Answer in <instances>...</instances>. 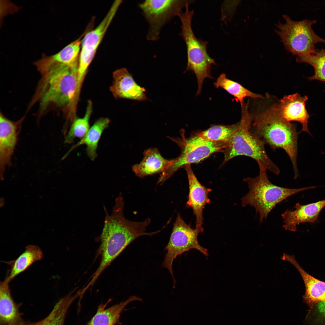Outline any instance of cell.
Returning a JSON list of instances; mask_svg holds the SVG:
<instances>
[{
    "label": "cell",
    "mask_w": 325,
    "mask_h": 325,
    "mask_svg": "<svg viewBox=\"0 0 325 325\" xmlns=\"http://www.w3.org/2000/svg\"><path fill=\"white\" fill-rule=\"evenodd\" d=\"M124 201L121 193L115 199L110 215L105 208L106 215L99 247L101 259L89 282L92 285L105 269L134 240L143 235L152 236L161 231L146 232L150 219L148 218L141 222L129 221L124 217Z\"/></svg>",
    "instance_id": "obj_1"
},
{
    "label": "cell",
    "mask_w": 325,
    "mask_h": 325,
    "mask_svg": "<svg viewBox=\"0 0 325 325\" xmlns=\"http://www.w3.org/2000/svg\"><path fill=\"white\" fill-rule=\"evenodd\" d=\"M78 69L57 64L43 72L36 93V100L39 103L41 111L50 106L70 110L71 116H75L77 102Z\"/></svg>",
    "instance_id": "obj_2"
},
{
    "label": "cell",
    "mask_w": 325,
    "mask_h": 325,
    "mask_svg": "<svg viewBox=\"0 0 325 325\" xmlns=\"http://www.w3.org/2000/svg\"><path fill=\"white\" fill-rule=\"evenodd\" d=\"M251 130L273 150L281 148L284 150L292 162L294 178H297L299 174L297 163L299 133L296 125L283 118L274 104L253 117Z\"/></svg>",
    "instance_id": "obj_3"
},
{
    "label": "cell",
    "mask_w": 325,
    "mask_h": 325,
    "mask_svg": "<svg viewBox=\"0 0 325 325\" xmlns=\"http://www.w3.org/2000/svg\"><path fill=\"white\" fill-rule=\"evenodd\" d=\"M248 105V101L241 104V120L223 152L222 164L238 156H245L259 162L267 170L278 175L280 170L268 155L264 143L251 130L253 117L249 112Z\"/></svg>",
    "instance_id": "obj_4"
},
{
    "label": "cell",
    "mask_w": 325,
    "mask_h": 325,
    "mask_svg": "<svg viewBox=\"0 0 325 325\" xmlns=\"http://www.w3.org/2000/svg\"><path fill=\"white\" fill-rule=\"evenodd\" d=\"M258 175L254 178L248 177L243 181L248 184L249 191L241 200L244 207L249 205L254 207L258 213L259 222L262 223L276 205L287 198L305 190L316 188L314 186L291 189L274 184L269 180L267 169L259 162Z\"/></svg>",
    "instance_id": "obj_5"
},
{
    "label": "cell",
    "mask_w": 325,
    "mask_h": 325,
    "mask_svg": "<svg viewBox=\"0 0 325 325\" xmlns=\"http://www.w3.org/2000/svg\"><path fill=\"white\" fill-rule=\"evenodd\" d=\"M190 4L187 3L184 12H180L177 16L180 18L181 23L180 35L183 39L187 47V62L185 71H192L196 76L198 84L196 95L197 96L201 92L204 79L213 78L211 74V69L212 66L216 63L207 53L208 42L197 38L194 34L191 26L194 11L189 10Z\"/></svg>",
    "instance_id": "obj_6"
},
{
    "label": "cell",
    "mask_w": 325,
    "mask_h": 325,
    "mask_svg": "<svg viewBox=\"0 0 325 325\" xmlns=\"http://www.w3.org/2000/svg\"><path fill=\"white\" fill-rule=\"evenodd\" d=\"M285 22L276 24V32L280 37L285 48L296 57L309 55L315 50L318 43L325 44V39L317 35L312 28L315 20L295 21L287 15H283Z\"/></svg>",
    "instance_id": "obj_7"
},
{
    "label": "cell",
    "mask_w": 325,
    "mask_h": 325,
    "mask_svg": "<svg viewBox=\"0 0 325 325\" xmlns=\"http://www.w3.org/2000/svg\"><path fill=\"white\" fill-rule=\"evenodd\" d=\"M182 133L181 138L169 137L180 147L181 152L178 157L172 159L169 168L160 174L157 184H162L178 170L187 165L200 162L213 153L223 152L226 146L224 143L207 141L197 133L187 138Z\"/></svg>",
    "instance_id": "obj_8"
},
{
    "label": "cell",
    "mask_w": 325,
    "mask_h": 325,
    "mask_svg": "<svg viewBox=\"0 0 325 325\" xmlns=\"http://www.w3.org/2000/svg\"><path fill=\"white\" fill-rule=\"evenodd\" d=\"M200 232H202L199 229L192 228L186 223L179 214H178L169 242L165 248V251L167 252L162 263L163 266L166 268L171 274L174 285L176 282L173 275L172 265L174 260L178 256L192 249L198 251L206 257L209 255L207 249L199 243L198 237Z\"/></svg>",
    "instance_id": "obj_9"
},
{
    "label": "cell",
    "mask_w": 325,
    "mask_h": 325,
    "mask_svg": "<svg viewBox=\"0 0 325 325\" xmlns=\"http://www.w3.org/2000/svg\"><path fill=\"white\" fill-rule=\"evenodd\" d=\"M192 0H146L138 5L149 25L147 35V40L156 41L159 39L161 29L174 16L182 11L187 3Z\"/></svg>",
    "instance_id": "obj_10"
},
{
    "label": "cell",
    "mask_w": 325,
    "mask_h": 325,
    "mask_svg": "<svg viewBox=\"0 0 325 325\" xmlns=\"http://www.w3.org/2000/svg\"><path fill=\"white\" fill-rule=\"evenodd\" d=\"M122 2V0L115 1L99 25L94 29L85 33L82 38L77 71L79 82H83L97 49Z\"/></svg>",
    "instance_id": "obj_11"
},
{
    "label": "cell",
    "mask_w": 325,
    "mask_h": 325,
    "mask_svg": "<svg viewBox=\"0 0 325 325\" xmlns=\"http://www.w3.org/2000/svg\"><path fill=\"white\" fill-rule=\"evenodd\" d=\"M24 118L13 121L0 113V176L2 180L6 167L12 166V157L17 143L20 126Z\"/></svg>",
    "instance_id": "obj_12"
},
{
    "label": "cell",
    "mask_w": 325,
    "mask_h": 325,
    "mask_svg": "<svg viewBox=\"0 0 325 325\" xmlns=\"http://www.w3.org/2000/svg\"><path fill=\"white\" fill-rule=\"evenodd\" d=\"M308 98L301 96L298 93L285 96L279 103L274 104L276 108L286 120L288 122L300 123L302 128L299 133L304 132L311 134L308 128L310 117L306 109L305 103Z\"/></svg>",
    "instance_id": "obj_13"
},
{
    "label": "cell",
    "mask_w": 325,
    "mask_h": 325,
    "mask_svg": "<svg viewBox=\"0 0 325 325\" xmlns=\"http://www.w3.org/2000/svg\"><path fill=\"white\" fill-rule=\"evenodd\" d=\"M113 81L110 90L116 99L124 98L140 101L147 99L145 89L139 85L133 76L125 68L113 73Z\"/></svg>",
    "instance_id": "obj_14"
},
{
    "label": "cell",
    "mask_w": 325,
    "mask_h": 325,
    "mask_svg": "<svg viewBox=\"0 0 325 325\" xmlns=\"http://www.w3.org/2000/svg\"><path fill=\"white\" fill-rule=\"evenodd\" d=\"M187 174L189 186V193L186 206L192 208L196 217V228L202 232L203 221V212L206 203H209L208 194L211 190L207 188L198 181L194 174L190 165L184 167Z\"/></svg>",
    "instance_id": "obj_15"
},
{
    "label": "cell",
    "mask_w": 325,
    "mask_h": 325,
    "mask_svg": "<svg viewBox=\"0 0 325 325\" xmlns=\"http://www.w3.org/2000/svg\"><path fill=\"white\" fill-rule=\"evenodd\" d=\"M325 206V200L304 205L297 203L294 210L287 209L281 214L283 227L286 230L296 231L297 226L301 223H315Z\"/></svg>",
    "instance_id": "obj_16"
},
{
    "label": "cell",
    "mask_w": 325,
    "mask_h": 325,
    "mask_svg": "<svg viewBox=\"0 0 325 325\" xmlns=\"http://www.w3.org/2000/svg\"><path fill=\"white\" fill-rule=\"evenodd\" d=\"M85 34L56 54L49 56L43 55L41 59L35 63L39 72L57 64H63L78 69L82 40Z\"/></svg>",
    "instance_id": "obj_17"
},
{
    "label": "cell",
    "mask_w": 325,
    "mask_h": 325,
    "mask_svg": "<svg viewBox=\"0 0 325 325\" xmlns=\"http://www.w3.org/2000/svg\"><path fill=\"white\" fill-rule=\"evenodd\" d=\"M282 259L291 263L301 274L305 287L304 300L310 308L317 303L325 301V282L316 279L305 271L298 263L293 255L284 254Z\"/></svg>",
    "instance_id": "obj_18"
},
{
    "label": "cell",
    "mask_w": 325,
    "mask_h": 325,
    "mask_svg": "<svg viewBox=\"0 0 325 325\" xmlns=\"http://www.w3.org/2000/svg\"><path fill=\"white\" fill-rule=\"evenodd\" d=\"M143 154L144 157L141 162L132 167V171L136 175L141 178L162 173L171 165L172 161V159L164 158L156 147L145 150Z\"/></svg>",
    "instance_id": "obj_19"
},
{
    "label": "cell",
    "mask_w": 325,
    "mask_h": 325,
    "mask_svg": "<svg viewBox=\"0 0 325 325\" xmlns=\"http://www.w3.org/2000/svg\"><path fill=\"white\" fill-rule=\"evenodd\" d=\"M9 283L4 280L0 284V325H17L23 320L11 295Z\"/></svg>",
    "instance_id": "obj_20"
},
{
    "label": "cell",
    "mask_w": 325,
    "mask_h": 325,
    "mask_svg": "<svg viewBox=\"0 0 325 325\" xmlns=\"http://www.w3.org/2000/svg\"><path fill=\"white\" fill-rule=\"evenodd\" d=\"M135 301H142V298L135 296L125 301L107 308V303L101 304L91 320L86 325H116L121 323L120 315L130 303Z\"/></svg>",
    "instance_id": "obj_21"
},
{
    "label": "cell",
    "mask_w": 325,
    "mask_h": 325,
    "mask_svg": "<svg viewBox=\"0 0 325 325\" xmlns=\"http://www.w3.org/2000/svg\"><path fill=\"white\" fill-rule=\"evenodd\" d=\"M110 122L109 119L101 118L98 119L90 128L85 136L78 143L73 146L64 156L65 158L74 149L83 144L86 146L88 156L92 160L97 156L98 145L101 135L104 130L109 126Z\"/></svg>",
    "instance_id": "obj_22"
},
{
    "label": "cell",
    "mask_w": 325,
    "mask_h": 325,
    "mask_svg": "<svg viewBox=\"0 0 325 325\" xmlns=\"http://www.w3.org/2000/svg\"><path fill=\"white\" fill-rule=\"evenodd\" d=\"M43 257V252L39 246L34 245L27 246L25 251L16 259L10 262L11 267L5 280L9 283L34 262L41 260Z\"/></svg>",
    "instance_id": "obj_23"
},
{
    "label": "cell",
    "mask_w": 325,
    "mask_h": 325,
    "mask_svg": "<svg viewBox=\"0 0 325 325\" xmlns=\"http://www.w3.org/2000/svg\"><path fill=\"white\" fill-rule=\"evenodd\" d=\"M80 296L79 292L74 290L60 298L55 303L48 315L41 320L40 325H64L69 308Z\"/></svg>",
    "instance_id": "obj_24"
},
{
    "label": "cell",
    "mask_w": 325,
    "mask_h": 325,
    "mask_svg": "<svg viewBox=\"0 0 325 325\" xmlns=\"http://www.w3.org/2000/svg\"><path fill=\"white\" fill-rule=\"evenodd\" d=\"M214 85L216 88H221L234 96L236 100L239 101L240 104L244 102V99L246 97L254 98H263L261 95L254 93L239 83L228 79L224 73L219 75Z\"/></svg>",
    "instance_id": "obj_25"
},
{
    "label": "cell",
    "mask_w": 325,
    "mask_h": 325,
    "mask_svg": "<svg viewBox=\"0 0 325 325\" xmlns=\"http://www.w3.org/2000/svg\"><path fill=\"white\" fill-rule=\"evenodd\" d=\"M92 111V104L91 101L87 103L84 116L76 118L72 123L70 130L65 135V143H72L76 138H83L88 132L90 127L89 120Z\"/></svg>",
    "instance_id": "obj_26"
},
{
    "label": "cell",
    "mask_w": 325,
    "mask_h": 325,
    "mask_svg": "<svg viewBox=\"0 0 325 325\" xmlns=\"http://www.w3.org/2000/svg\"><path fill=\"white\" fill-rule=\"evenodd\" d=\"M239 122L229 125H214L205 131L197 133L204 139L212 142L227 144L238 128Z\"/></svg>",
    "instance_id": "obj_27"
},
{
    "label": "cell",
    "mask_w": 325,
    "mask_h": 325,
    "mask_svg": "<svg viewBox=\"0 0 325 325\" xmlns=\"http://www.w3.org/2000/svg\"><path fill=\"white\" fill-rule=\"evenodd\" d=\"M296 60L299 63H307L313 67L314 73L308 78L309 80L325 82V49H316L309 55L296 57Z\"/></svg>",
    "instance_id": "obj_28"
},
{
    "label": "cell",
    "mask_w": 325,
    "mask_h": 325,
    "mask_svg": "<svg viewBox=\"0 0 325 325\" xmlns=\"http://www.w3.org/2000/svg\"><path fill=\"white\" fill-rule=\"evenodd\" d=\"M306 319L309 325H325V301L310 308Z\"/></svg>",
    "instance_id": "obj_29"
},
{
    "label": "cell",
    "mask_w": 325,
    "mask_h": 325,
    "mask_svg": "<svg viewBox=\"0 0 325 325\" xmlns=\"http://www.w3.org/2000/svg\"><path fill=\"white\" fill-rule=\"evenodd\" d=\"M41 321V320L35 322H31L23 320L17 325H40Z\"/></svg>",
    "instance_id": "obj_30"
}]
</instances>
